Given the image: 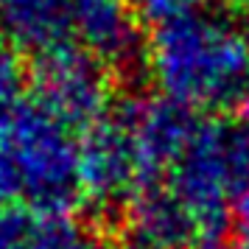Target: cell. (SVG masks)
Wrapping results in <instances>:
<instances>
[{
	"mask_svg": "<svg viewBox=\"0 0 249 249\" xmlns=\"http://www.w3.org/2000/svg\"><path fill=\"white\" fill-rule=\"evenodd\" d=\"M23 87V62L20 51H14L3 36H0V109L14 98H20Z\"/></svg>",
	"mask_w": 249,
	"mask_h": 249,
	"instance_id": "8",
	"label": "cell"
},
{
	"mask_svg": "<svg viewBox=\"0 0 249 249\" xmlns=\"http://www.w3.org/2000/svg\"><path fill=\"white\" fill-rule=\"evenodd\" d=\"M148 185L135 101L109 104V109L81 132V196L101 210H129Z\"/></svg>",
	"mask_w": 249,
	"mask_h": 249,
	"instance_id": "4",
	"label": "cell"
},
{
	"mask_svg": "<svg viewBox=\"0 0 249 249\" xmlns=\"http://www.w3.org/2000/svg\"><path fill=\"white\" fill-rule=\"evenodd\" d=\"M148 70L162 98L196 109H238L249 84V20L215 3H191L154 23Z\"/></svg>",
	"mask_w": 249,
	"mask_h": 249,
	"instance_id": "1",
	"label": "cell"
},
{
	"mask_svg": "<svg viewBox=\"0 0 249 249\" xmlns=\"http://www.w3.org/2000/svg\"><path fill=\"white\" fill-rule=\"evenodd\" d=\"M81 135L34 95L0 109V204L70 210L81 202Z\"/></svg>",
	"mask_w": 249,
	"mask_h": 249,
	"instance_id": "3",
	"label": "cell"
},
{
	"mask_svg": "<svg viewBox=\"0 0 249 249\" xmlns=\"http://www.w3.org/2000/svg\"><path fill=\"white\" fill-rule=\"evenodd\" d=\"M151 185L191 221L199 249H230L249 227V121L196 112Z\"/></svg>",
	"mask_w": 249,
	"mask_h": 249,
	"instance_id": "2",
	"label": "cell"
},
{
	"mask_svg": "<svg viewBox=\"0 0 249 249\" xmlns=\"http://www.w3.org/2000/svg\"><path fill=\"white\" fill-rule=\"evenodd\" d=\"M129 3H132V9L137 14H146L151 23H157L162 17H168V14L185 9V6H191L193 0H129Z\"/></svg>",
	"mask_w": 249,
	"mask_h": 249,
	"instance_id": "9",
	"label": "cell"
},
{
	"mask_svg": "<svg viewBox=\"0 0 249 249\" xmlns=\"http://www.w3.org/2000/svg\"><path fill=\"white\" fill-rule=\"evenodd\" d=\"M238 118L249 121V84H247V90H244V98H241V104H238Z\"/></svg>",
	"mask_w": 249,
	"mask_h": 249,
	"instance_id": "10",
	"label": "cell"
},
{
	"mask_svg": "<svg viewBox=\"0 0 249 249\" xmlns=\"http://www.w3.org/2000/svg\"><path fill=\"white\" fill-rule=\"evenodd\" d=\"M34 98L81 135L112 104L107 65L79 48L39 56L34 70Z\"/></svg>",
	"mask_w": 249,
	"mask_h": 249,
	"instance_id": "5",
	"label": "cell"
},
{
	"mask_svg": "<svg viewBox=\"0 0 249 249\" xmlns=\"http://www.w3.org/2000/svg\"><path fill=\"white\" fill-rule=\"evenodd\" d=\"M0 249H101L70 210H9L0 215Z\"/></svg>",
	"mask_w": 249,
	"mask_h": 249,
	"instance_id": "7",
	"label": "cell"
},
{
	"mask_svg": "<svg viewBox=\"0 0 249 249\" xmlns=\"http://www.w3.org/2000/svg\"><path fill=\"white\" fill-rule=\"evenodd\" d=\"M193 3H218V0H193Z\"/></svg>",
	"mask_w": 249,
	"mask_h": 249,
	"instance_id": "12",
	"label": "cell"
},
{
	"mask_svg": "<svg viewBox=\"0 0 249 249\" xmlns=\"http://www.w3.org/2000/svg\"><path fill=\"white\" fill-rule=\"evenodd\" d=\"M244 6H247V20H249V0H244Z\"/></svg>",
	"mask_w": 249,
	"mask_h": 249,
	"instance_id": "13",
	"label": "cell"
},
{
	"mask_svg": "<svg viewBox=\"0 0 249 249\" xmlns=\"http://www.w3.org/2000/svg\"><path fill=\"white\" fill-rule=\"evenodd\" d=\"M81 0H0V36L36 59L76 45Z\"/></svg>",
	"mask_w": 249,
	"mask_h": 249,
	"instance_id": "6",
	"label": "cell"
},
{
	"mask_svg": "<svg viewBox=\"0 0 249 249\" xmlns=\"http://www.w3.org/2000/svg\"><path fill=\"white\" fill-rule=\"evenodd\" d=\"M121 249H140L137 244H126V247H121Z\"/></svg>",
	"mask_w": 249,
	"mask_h": 249,
	"instance_id": "11",
	"label": "cell"
}]
</instances>
